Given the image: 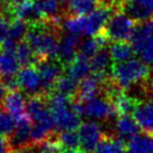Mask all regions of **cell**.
<instances>
[{
    "label": "cell",
    "instance_id": "6",
    "mask_svg": "<svg viewBox=\"0 0 153 153\" xmlns=\"http://www.w3.org/2000/svg\"><path fill=\"white\" fill-rule=\"evenodd\" d=\"M19 89L29 96L34 95H46L44 89V83L38 69L35 66H27L20 69L16 74Z\"/></svg>",
    "mask_w": 153,
    "mask_h": 153
},
{
    "label": "cell",
    "instance_id": "17",
    "mask_svg": "<svg viewBox=\"0 0 153 153\" xmlns=\"http://www.w3.org/2000/svg\"><path fill=\"white\" fill-rule=\"evenodd\" d=\"M125 141L120 136L104 134L93 153H125Z\"/></svg>",
    "mask_w": 153,
    "mask_h": 153
},
{
    "label": "cell",
    "instance_id": "7",
    "mask_svg": "<svg viewBox=\"0 0 153 153\" xmlns=\"http://www.w3.org/2000/svg\"><path fill=\"white\" fill-rule=\"evenodd\" d=\"M29 115H26L16 121V128L13 133L7 136L13 153H17L31 144V123Z\"/></svg>",
    "mask_w": 153,
    "mask_h": 153
},
{
    "label": "cell",
    "instance_id": "14",
    "mask_svg": "<svg viewBox=\"0 0 153 153\" xmlns=\"http://www.w3.org/2000/svg\"><path fill=\"white\" fill-rule=\"evenodd\" d=\"M151 36H153V17L143 20V22H136L131 38H130L134 51H137L141 45Z\"/></svg>",
    "mask_w": 153,
    "mask_h": 153
},
{
    "label": "cell",
    "instance_id": "8",
    "mask_svg": "<svg viewBox=\"0 0 153 153\" xmlns=\"http://www.w3.org/2000/svg\"><path fill=\"white\" fill-rule=\"evenodd\" d=\"M78 135L81 141V149L86 153H93L104 134L97 123L89 121L79 125Z\"/></svg>",
    "mask_w": 153,
    "mask_h": 153
},
{
    "label": "cell",
    "instance_id": "32",
    "mask_svg": "<svg viewBox=\"0 0 153 153\" xmlns=\"http://www.w3.org/2000/svg\"><path fill=\"white\" fill-rule=\"evenodd\" d=\"M24 0H0V7H8V6H13V4H19Z\"/></svg>",
    "mask_w": 153,
    "mask_h": 153
},
{
    "label": "cell",
    "instance_id": "27",
    "mask_svg": "<svg viewBox=\"0 0 153 153\" xmlns=\"http://www.w3.org/2000/svg\"><path fill=\"white\" fill-rule=\"evenodd\" d=\"M57 140L59 142L60 148L76 149L81 145L78 132H75V130L62 132L59 135H57Z\"/></svg>",
    "mask_w": 153,
    "mask_h": 153
},
{
    "label": "cell",
    "instance_id": "9",
    "mask_svg": "<svg viewBox=\"0 0 153 153\" xmlns=\"http://www.w3.org/2000/svg\"><path fill=\"white\" fill-rule=\"evenodd\" d=\"M2 106L7 112L13 115L16 121L28 115L25 95L19 89L9 91L2 101Z\"/></svg>",
    "mask_w": 153,
    "mask_h": 153
},
{
    "label": "cell",
    "instance_id": "30",
    "mask_svg": "<svg viewBox=\"0 0 153 153\" xmlns=\"http://www.w3.org/2000/svg\"><path fill=\"white\" fill-rule=\"evenodd\" d=\"M13 17L6 13H0V46L8 40L9 37V28L10 24L13 22Z\"/></svg>",
    "mask_w": 153,
    "mask_h": 153
},
{
    "label": "cell",
    "instance_id": "21",
    "mask_svg": "<svg viewBox=\"0 0 153 153\" xmlns=\"http://www.w3.org/2000/svg\"><path fill=\"white\" fill-rule=\"evenodd\" d=\"M110 53L112 60L114 63H120L133 58L135 51L133 46L130 45L126 40H121V42H114L111 45Z\"/></svg>",
    "mask_w": 153,
    "mask_h": 153
},
{
    "label": "cell",
    "instance_id": "1",
    "mask_svg": "<svg viewBox=\"0 0 153 153\" xmlns=\"http://www.w3.org/2000/svg\"><path fill=\"white\" fill-rule=\"evenodd\" d=\"M112 79L121 88H131L137 83H144L150 78V69L144 62L131 58L125 62L113 63L111 67Z\"/></svg>",
    "mask_w": 153,
    "mask_h": 153
},
{
    "label": "cell",
    "instance_id": "26",
    "mask_svg": "<svg viewBox=\"0 0 153 153\" xmlns=\"http://www.w3.org/2000/svg\"><path fill=\"white\" fill-rule=\"evenodd\" d=\"M28 29H29V25L27 22L19 18H13L10 24V28H9L8 39L13 40L15 43H19L25 39Z\"/></svg>",
    "mask_w": 153,
    "mask_h": 153
},
{
    "label": "cell",
    "instance_id": "25",
    "mask_svg": "<svg viewBox=\"0 0 153 153\" xmlns=\"http://www.w3.org/2000/svg\"><path fill=\"white\" fill-rule=\"evenodd\" d=\"M78 85L79 84L77 83V79L66 74V75H62L56 81L54 91L58 92V93L65 94L67 96H75L77 91H78Z\"/></svg>",
    "mask_w": 153,
    "mask_h": 153
},
{
    "label": "cell",
    "instance_id": "22",
    "mask_svg": "<svg viewBox=\"0 0 153 153\" xmlns=\"http://www.w3.org/2000/svg\"><path fill=\"white\" fill-rule=\"evenodd\" d=\"M15 53L17 56L18 60L22 66L27 67V66H35L38 63V57L33 51V48L26 40H22L17 43L16 48H15Z\"/></svg>",
    "mask_w": 153,
    "mask_h": 153
},
{
    "label": "cell",
    "instance_id": "31",
    "mask_svg": "<svg viewBox=\"0 0 153 153\" xmlns=\"http://www.w3.org/2000/svg\"><path fill=\"white\" fill-rule=\"evenodd\" d=\"M0 153H13L7 136L0 135Z\"/></svg>",
    "mask_w": 153,
    "mask_h": 153
},
{
    "label": "cell",
    "instance_id": "35",
    "mask_svg": "<svg viewBox=\"0 0 153 153\" xmlns=\"http://www.w3.org/2000/svg\"><path fill=\"white\" fill-rule=\"evenodd\" d=\"M149 83H150V88H151V95H152V98H153V79L152 82L149 79Z\"/></svg>",
    "mask_w": 153,
    "mask_h": 153
},
{
    "label": "cell",
    "instance_id": "19",
    "mask_svg": "<svg viewBox=\"0 0 153 153\" xmlns=\"http://www.w3.org/2000/svg\"><path fill=\"white\" fill-rule=\"evenodd\" d=\"M116 132L121 139L130 140L139 132V124L134 117L131 115H120V117L116 121Z\"/></svg>",
    "mask_w": 153,
    "mask_h": 153
},
{
    "label": "cell",
    "instance_id": "18",
    "mask_svg": "<svg viewBox=\"0 0 153 153\" xmlns=\"http://www.w3.org/2000/svg\"><path fill=\"white\" fill-rule=\"evenodd\" d=\"M91 71H92L91 59L79 55V54L76 56V58L73 60L71 64L65 67L66 74L77 79V81L83 79L84 77L87 76Z\"/></svg>",
    "mask_w": 153,
    "mask_h": 153
},
{
    "label": "cell",
    "instance_id": "2",
    "mask_svg": "<svg viewBox=\"0 0 153 153\" xmlns=\"http://www.w3.org/2000/svg\"><path fill=\"white\" fill-rule=\"evenodd\" d=\"M136 22L133 20L126 13L116 11L107 20L104 29L100 33L107 42H121L131 38Z\"/></svg>",
    "mask_w": 153,
    "mask_h": 153
},
{
    "label": "cell",
    "instance_id": "11",
    "mask_svg": "<svg viewBox=\"0 0 153 153\" xmlns=\"http://www.w3.org/2000/svg\"><path fill=\"white\" fill-rule=\"evenodd\" d=\"M134 119L143 131L153 133V100L139 102L134 111Z\"/></svg>",
    "mask_w": 153,
    "mask_h": 153
},
{
    "label": "cell",
    "instance_id": "28",
    "mask_svg": "<svg viewBox=\"0 0 153 153\" xmlns=\"http://www.w3.org/2000/svg\"><path fill=\"white\" fill-rule=\"evenodd\" d=\"M16 128V120L9 112L0 107V135L9 136Z\"/></svg>",
    "mask_w": 153,
    "mask_h": 153
},
{
    "label": "cell",
    "instance_id": "20",
    "mask_svg": "<svg viewBox=\"0 0 153 153\" xmlns=\"http://www.w3.org/2000/svg\"><path fill=\"white\" fill-rule=\"evenodd\" d=\"M111 102H112L116 113L119 115H131L132 113H134V111H135L140 101L134 97L128 96V94H125L122 91Z\"/></svg>",
    "mask_w": 153,
    "mask_h": 153
},
{
    "label": "cell",
    "instance_id": "5",
    "mask_svg": "<svg viewBox=\"0 0 153 153\" xmlns=\"http://www.w3.org/2000/svg\"><path fill=\"white\" fill-rule=\"evenodd\" d=\"M108 79L106 74H97L93 73L92 75H87L82 79L78 85V91L74 96L75 101L78 102H87L97 95H102L103 88L106 81Z\"/></svg>",
    "mask_w": 153,
    "mask_h": 153
},
{
    "label": "cell",
    "instance_id": "36",
    "mask_svg": "<svg viewBox=\"0 0 153 153\" xmlns=\"http://www.w3.org/2000/svg\"><path fill=\"white\" fill-rule=\"evenodd\" d=\"M150 75L152 76V78H153V64H152V67H151V69H150Z\"/></svg>",
    "mask_w": 153,
    "mask_h": 153
},
{
    "label": "cell",
    "instance_id": "16",
    "mask_svg": "<svg viewBox=\"0 0 153 153\" xmlns=\"http://www.w3.org/2000/svg\"><path fill=\"white\" fill-rule=\"evenodd\" d=\"M128 153H153V133L136 134L128 140Z\"/></svg>",
    "mask_w": 153,
    "mask_h": 153
},
{
    "label": "cell",
    "instance_id": "12",
    "mask_svg": "<svg viewBox=\"0 0 153 153\" xmlns=\"http://www.w3.org/2000/svg\"><path fill=\"white\" fill-rule=\"evenodd\" d=\"M20 67L15 49L0 47V76L16 75Z\"/></svg>",
    "mask_w": 153,
    "mask_h": 153
},
{
    "label": "cell",
    "instance_id": "3",
    "mask_svg": "<svg viewBox=\"0 0 153 153\" xmlns=\"http://www.w3.org/2000/svg\"><path fill=\"white\" fill-rule=\"evenodd\" d=\"M74 106L81 115H86L91 119L105 120L111 119L115 116V114H117L112 102L105 96H96L87 102L74 101Z\"/></svg>",
    "mask_w": 153,
    "mask_h": 153
},
{
    "label": "cell",
    "instance_id": "33",
    "mask_svg": "<svg viewBox=\"0 0 153 153\" xmlns=\"http://www.w3.org/2000/svg\"><path fill=\"white\" fill-rule=\"evenodd\" d=\"M58 153H86L84 150L82 149H78V148H76V149H66V148H60L59 152Z\"/></svg>",
    "mask_w": 153,
    "mask_h": 153
},
{
    "label": "cell",
    "instance_id": "23",
    "mask_svg": "<svg viewBox=\"0 0 153 153\" xmlns=\"http://www.w3.org/2000/svg\"><path fill=\"white\" fill-rule=\"evenodd\" d=\"M112 62L110 49H107L106 46H103L91 59L92 71L97 74H106L107 68L112 67Z\"/></svg>",
    "mask_w": 153,
    "mask_h": 153
},
{
    "label": "cell",
    "instance_id": "10",
    "mask_svg": "<svg viewBox=\"0 0 153 153\" xmlns=\"http://www.w3.org/2000/svg\"><path fill=\"white\" fill-rule=\"evenodd\" d=\"M79 37L77 35L69 34L63 36L59 40L57 58L63 63L65 67L76 58L77 49H79Z\"/></svg>",
    "mask_w": 153,
    "mask_h": 153
},
{
    "label": "cell",
    "instance_id": "4",
    "mask_svg": "<svg viewBox=\"0 0 153 153\" xmlns=\"http://www.w3.org/2000/svg\"><path fill=\"white\" fill-rule=\"evenodd\" d=\"M38 69L44 83V89L46 96L54 91L56 81L59 78L65 71V66L58 58L40 59L35 65Z\"/></svg>",
    "mask_w": 153,
    "mask_h": 153
},
{
    "label": "cell",
    "instance_id": "15",
    "mask_svg": "<svg viewBox=\"0 0 153 153\" xmlns=\"http://www.w3.org/2000/svg\"><path fill=\"white\" fill-rule=\"evenodd\" d=\"M123 11L136 22H143L153 17V10L143 2L135 0H125Z\"/></svg>",
    "mask_w": 153,
    "mask_h": 153
},
{
    "label": "cell",
    "instance_id": "29",
    "mask_svg": "<svg viewBox=\"0 0 153 153\" xmlns=\"http://www.w3.org/2000/svg\"><path fill=\"white\" fill-rule=\"evenodd\" d=\"M135 53L144 63H153V36L146 39Z\"/></svg>",
    "mask_w": 153,
    "mask_h": 153
},
{
    "label": "cell",
    "instance_id": "13",
    "mask_svg": "<svg viewBox=\"0 0 153 153\" xmlns=\"http://www.w3.org/2000/svg\"><path fill=\"white\" fill-rule=\"evenodd\" d=\"M101 7L100 0H68L67 7L64 9L66 16H81L88 15Z\"/></svg>",
    "mask_w": 153,
    "mask_h": 153
},
{
    "label": "cell",
    "instance_id": "34",
    "mask_svg": "<svg viewBox=\"0 0 153 153\" xmlns=\"http://www.w3.org/2000/svg\"><path fill=\"white\" fill-rule=\"evenodd\" d=\"M7 93H8V89L0 83V104H2V101H4V96L7 95Z\"/></svg>",
    "mask_w": 153,
    "mask_h": 153
},
{
    "label": "cell",
    "instance_id": "24",
    "mask_svg": "<svg viewBox=\"0 0 153 153\" xmlns=\"http://www.w3.org/2000/svg\"><path fill=\"white\" fill-rule=\"evenodd\" d=\"M59 150L60 144L57 137H53L51 140L39 143V144L28 145L17 153H58Z\"/></svg>",
    "mask_w": 153,
    "mask_h": 153
}]
</instances>
